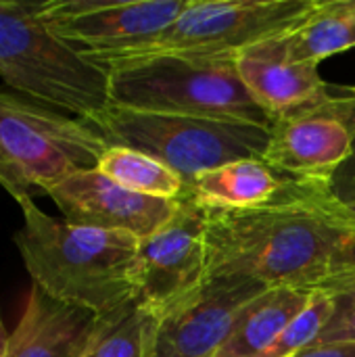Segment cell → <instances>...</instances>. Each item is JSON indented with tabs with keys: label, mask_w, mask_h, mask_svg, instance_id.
<instances>
[{
	"label": "cell",
	"mask_w": 355,
	"mask_h": 357,
	"mask_svg": "<svg viewBox=\"0 0 355 357\" xmlns=\"http://www.w3.org/2000/svg\"><path fill=\"white\" fill-rule=\"evenodd\" d=\"M203 207V205H201ZM207 276L316 291L355 215L335 197L266 209L203 207Z\"/></svg>",
	"instance_id": "1"
},
{
	"label": "cell",
	"mask_w": 355,
	"mask_h": 357,
	"mask_svg": "<svg viewBox=\"0 0 355 357\" xmlns=\"http://www.w3.org/2000/svg\"><path fill=\"white\" fill-rule=\"evenodd\" d=\"M23 228L15 245L33 284L54 301L109 316L134 301L138 238L56 222L23 201Z\"/></svg>",
	"instance_id": "2"
},
{
	"label": "cell",
	"mask_w": 355,
	"mask_h": 357,
	"mask_svg": "<svg viewBox=\"0 0 355 357\" xmlns=\"http://www.w3.org/2000/svg\"><path fill=\"white\" fill-rule=\"evenodd\" d=\"M98 67L109 75L113 107L272 126L247 92L234 52H153Z\"/></svg>",
	"instance_id": "3"
},
{
	"label": "cell",
	"mask_w": 355,
	"mask_h": 357,
	"mask_svg": "<svg viewBox=\"0 0 355 357\" xmlns=\"http://www.w3.org/2000/svg\"><path fill=\"white\" fill-rule=\"evenodd\" d=\"M0 77L25 98L86 123L111 107L107 71L46 25L40 2L0 0Z\"/></svg>",
	"instance_id": "4"
},
{
	"label": "cell",
	"mask_w": 355,
	"mask_h": 357,
	"mask_svg": "<svg viewBox=\"0 0 355 357\" xmlns=\"http://www.w3.org/2000/svg\"><path fill=\"white\" fill-rule=\"evenodd\" d=\"M107 149L90 123L0 90V186L19 205L75 172L96 169Z\"/></svg>",
	"instance_id": "5"
},
{
	"label": "cell",
	"mask_w": 355,
	"mask_h": 357,
	"mask_svg": "<svg viewBox=\"0 0 355 357\" xmlns=\"http://www.w3.org/2000/svg\"><path fill=\"white\" fill-rule=\"evenodd\" d=\"M90 126L109 146L140 151L169 169L186 186L203 172L241 159H264L270 126L109 107Z\"/></svg>",
	"instance_id": "6"
},
{
	"label": "cell",
	"mask_w": 355,
	"mask_h": 357,
	"mask_svg": "<svg viewBox=\"0 0 355 357\" xmlns=\"http://www.w3.org/2000/svg\"><path fill=\"white\" fill-rule=\"evenodd\" d=\"M316 6L318 0H188L180 17L138 54H236L293 31Z\"/></svg>",
	"instance_id": "7"
},
{
	"label": "cell",
	"mask_w": 355,
	"mask_h": 357,
	"mask_svg": "<svg viewBox=\"0 0 355 357\" xmlns=\"http://www.w3.org/2000/svg\"><path fill=\"white\" fill-rule=\"evenodd\" d=\"M186 4L188 0H48L40 2V15L67 46L100 65L144 50Z\"/></svg>",
	"instance_id": "8"
},
{
	"label": "cell",
	"mask_w": 355,
	"mask_h": 357,
	"mask_svg": "<svg viewBox=\"0 0 355 357\" xmlns=\"http://www.w3.org/2000/svg\"><path fill=\"white\" fill-rule=\"evenodd\" d=\"M205 278V211L184 192L172 220L138 243L134 301L159 316L199 289Z\"/></svg>",
	"instance_id": "9"
},
{
	"label": "cell",
	"mask_w": 355,
	"mask_h": 357,
	"mask_svg": "<svg viewBox=\"0 0 355 357\" xmlns=\"http://www.w3.org/2000/svg\"><path fill=\"white\" fill-rule=\"evenodd\" d=\"M270 287L243 276H207L157 316L149 357H213L241 310Z\"/></svg>",
	"instance_id": "10"
},
{
	"label": "cell",
	"mask_w": 355,
	"mask_h": 357,
	"mask_svg": "<svg viewBox=\"0 0 355 357\" xmlns=\"http://www.w3.org/2000/svg\"><path fill=\"white\" fill-rule=\"evenodd\" d=\"M355 132V88L316 109L282 117L270 126L264 161L280 172L314 182H331L352 153Z\"/></svg>",
	"instance_id": "11"
},
{
	"label": "cell",
	"mask_w": 355,
	"mask_h": 357,
	"mask_svg": "<svg viewBox=\"0 0 355 357\" xmlns=\"http://www.w3.org/2000/svg\"><path fill=\"white\" fill-rule=\"evenodd\" d=\"M48 197L67 224L109 232H126L138 241L155 234L172 220L180 199L167 201L132 192L98 169L75 172L59 182Z\"/></svg>",
	"instance_id": "12"
},
{
	"label": "cell",
	"mask_w": 355,
	"mask_h": 357,
	"mask_svg": "<svg viewBox=\"0 0 355 357\" xmlns=\"http://www.w3.org/2000/svg\"><path fill=\"white\" fill-rule=\"evenodd\" d=\"M186 195L203 207L226 209H266L333 197L326 182L291 176L264 159H241L203 172L186 186Z\"/></svg>",
	"instance_id": "13"
},
{
	"label": "cell",
	"mask_w": 355,
	"mask_h": 357,
	"mask_svg": "<svg viewBox=\"0 0 355 357\" xmlns=\"http://www.w3.org/2000/svg\"><path fill=\"white\" fill-rule=\"evenodd\" d=\"M318 67L316 63L289 59L278 38L236 52L239 75L272 123L316 109L331 98L328 84Z\"/></svg>",
	"instance_id": "14"
},
{
	"label": "cell",
	"mask_w": 355,
	"mask_h": 357,
	"mask_svg": "<svg viewBox=\"0 0 355 357\" xmlns=\"http://www.w3.org/2000/svg\"><path fill=\"white\" fill-rule=\"evenodd\" d=\"M98 318L88 310L54 301L31 284L19 324L8 335L4 357H82Z\"/></svg>",
	"instance_id": "15"
},
{
	"label": "cell",
	"mask_w": 355,
	"mask_h": 357,
	"mask_svg": "<svg viewBox=\"0 0 355 357\" xmlns=\"http://www.w3.org/2000/svg\"><path fill=\"white\" fill-rule=\"evenodd\" d=\"M314 291L276 287L247 303L213 357H262L308 305Z\"/></svg>",
	"instance_id": "16"
},
{
	"label": "cell",
	"mask_w": 355,
	"mask_h": 357,
	"mask_svg": "<svg viewBox=\"0 0 355 357\" xmlns=\"http://www.w3.org/2000/svg\"><path fill=\"white\" fill-rule=\"evenodd\" d=\"M293 61L320 65L324 59L355 48V8L352 0H318L316 10L293 31L278 36Z\"/></svg>",
	"instance_id": "17"
},
{
	"label": "cell",
	"mask_w": 355,
	"mask_h": 357,
	"mask_svg": "<svg viewBox=\"0 0 355 357\" xmlns=\"http://www.w3.org/2000/svg\"><path fill=\"white\" fill-rule=\"evenodd\" d=\"M96 169L138 195L176 201L186 192V182L174 169L134 149L109 146L98 159Z\"/></svg>",
	"instance_id": "18"
},
{
	"label": "cell",
	"mask_w": 355,
	"mask_h": 357,
	"mask_svg": "<svg viewBox=\"0 0 355 357\" xmlns=\"http://www.w3.org/2000/svg\"><path fill=\"white\" fill-rule=\"evenodd\" d=\"M157 316L136 301L100 316L82 357H149Z\"/></svg>",
	"instance_id": "19"
},
{
	"label": "cell",
	"mask_w": 355,
	"mask_h": 357,
	"mask_svg": "<svg viewBox=\"0 0 355 357\" xmlns=\"http://www.w3.org/2000/svg\"><path fill=\"white\" fill-rule=\"evenodd\" d=\"M333 314V295L324 291H314L308 305L293 318V322L282 331L276 343L262 357H293L299 351L312 347Z\"/></svg>",
	"instance_id": "20"
},
{
	"label": "cell",
	"mask_w": 355,
	"mask_h": 357,
	"mask_svg": "<svg viewBox=\"0 0 355 357\" xmlns=\"http://www.w3.org/2000/svg\"><path fill=\"white\" fill-rule=\"evenodd\" d=\"M355 287V226L345 232V236L335 247L324 280L316 291L339 293Z\"/></svg>",
	"instance_id": "21"
},
{
	"label": "cell",
	"mask_w": 355,
	"mask_h": 357,
	"mask_svg": "<svg viewBox=\"0 0 355 357\" xmlns=\"http://www.w3.org/2000/svg\"><path fill=\"white\" fill-rule=\"evenodd\" d=\"M333 295V314L318 343H355V287Z\"/></svg>",
	"instance_id": "22"
},
{
	"label": "cell",
	"mask_w": 355,
	"mask_h": 357,
	"mask_svg": "<svg viewBox=\"0 0 355 357\" xmlns=\"http://www.w3.org/2000/svg\"><path fill=\"white\" fill-rule=\"evenodd\" d=\"M331 195L343 205V207H352L355 205V132L354 140H352V153L345 159V163L333 174L331 182Z\"/></svg>",
	"instance_id": "23"
},
{
	"label": "cell",
	"mask_w": 355,
	"mask_h": 357,
	"mask_svg": "<svg viewBox=\"0 0 355 357\" xmlns=\"http://www.w3.org/2000/svg\"><path fill=\"white\" fill-rule=\"evenodd\" d=\"M293 357H355V343H318Z\"/></svg>",
	"instance_id": "24"
},
{
	"label": "cell",
	"mask_w": 355,
	"mask_h": 357,
	"mask_svg": "<svg viewBox=\"0 0 355 357\" xmlns=\"http://www.w3.org/2000/svg\"><path fill=\"white\" fill-rule=\"evenodd\" d=\"M6 341H8V335H6V331H4V324H2V318H0V357H4Z\"/></svg>",
	"instance_id": "25"
},
{
	"label": "cell",
	"mask_w": 355,
	"mask_h": 357,
	"mask_svg": "<svg viewBox=\"0 0 355 357\" xmlns=\"http://www.w3.org/2000/svg\"><path fill=\"white\" fill-rule=\"evenodd\" d=\"M347 209H349V211H352V213H354V215H355V205H352V207H347Z\"/></svg>",
	"instance_id": "26"
},
{
	"label": "cell",
	"mask_w": 355,
	"mask_h": 357,
	"mask_svg": "<svg viewBox=\"0 0 355 357\" xmlns=\"http://www.w3.org/2000/svg\"><path fill=\"white\" fill-rule=\"evenodd\" d=\"M352 4H354V8H355V0H352Z\"/></svg>",
	"instance_id": "27"
}]
</instances>
